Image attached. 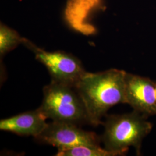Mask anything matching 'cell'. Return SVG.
Returning a JSON list of instances; mask_svg holds the SVG:
<instances>
[{"mask_svg": "<svg viewBox=\"0 0 156 156\" xmlns=\"http://www.w3.org/2000/svg\"><path fill=\"white\" fill-rule=\"evenodd\" d=\"M46 118L38 108L0 121V129L22 136L36 138L46 127Z\"/></svg>", "mask_w": 156, "mask_h": 156, "instance_id": "7", "label": "cell"}, {"mask_svg": "<svg viewBox=\"0 0 156 156\" xmlns=\"http://www.w3.org/2000/svg\"><path fill=\"white\" fill-rule=\"evenodd\" d=\"M73 123L52 121L35 138L56 147L58 151L79 146H100V138L94 133L83 130Z\"/></svg>", "mask_w": 156, "mask_h": 156, "instance_id": "5", "label": "cell"}, {"mask_svg": "<svg viewBox=\"0 0 156 156\" xmlns=\"http://www.w3.org/2000/svg\"><path fill=\"white\" fill-rule=\"evenodd\" d=\"M45 117L54 122L80 124L88 123L83 103L75 89L51 80L44 88V98L38 108Z\"/></svg>", "mask_w": 156, "mask_h": 156, "instance_id": "3", "label": "cell"}, {"mask_svg": "<svg viewBox=\"0 0 156 156\" xmlns=\"http://www.w3.org/2000/svg\"></svg>", "mask_w": 156, "mask_h": 156, "instance_id": "11", "label": "cell"}, {"mask_svg": "<svg viewBox=\"0 0 156 156\" xmlns=\"http://www.w3.org/2000/svg\"><path fill=\"white\" fill-rule=\"evenodd\" d=\"M104 126V132L101 140L105 149L118 156L126 154L129 147H134L140 154L142 142L153 127L146 116L135 111L109 116Z\"/></svg>", "mask_w": 156, "mask_h": 156, "instance_id": "2", "label": "cell"}, {"mask_svg": "<svg viewBox=\"0 0 156 156\" xmlns=\"http://www.w3.org/2000/svg\"><path fill=\"white\" fill-rule=\"evenodd\" d=\"M23 38L17 32L4 25L0 28V54L3 55L23 42Z\"/></svg>", "mask_w": 156, "mask_h": 156, "instance_id": "10", "label": "cell"}, {"mask_svg": "<svg viewBox=\"0 0 156 156\" xmlns=\"http://www.w3.org/2000/svg\"><path fill=\"white\" fill-rule=\"evenodd\" d=\"M126 104L146 117L156 115V85L148 78L126 75Z\"/></svg>", "mask_w": 156, "mask_h": 156, "instance_id": "6", "label": "cell"}, {"mask_svg": "<svg viewBox=\"0 0 156 156\" xmlns=\"http://www.w3.org/2000/svg\"><path fill=\"white\" fill-rule=\"evenodd\" d=\"M126 72L111 69L97 73L86 72L74 88L83 103L88 123L102 124V118L117 104H126Z\"/></svg>", "mask_w": 156, "mask_h": 156, "instance_id": "1", "label": "cell"}, {"mask_svg": "<svg viewBox=\"0 0 156 156\" xmlns=\"http://www.w3.org/2000/svg\"><path fill=\"white\" fill-rule=\"evenodd\" d=\"M100 0H71L67 11L68 19L74 28L80 31L88 30L84 21L89 12L100 4ZM89 31V30H88Z\"/></svg>", "mask_w": 156, "mask_h": 156, "instance_id": "8", "label": "cell"}, {"mask_svg": "<svg viewBox=\"0 0 156 156\" xmlns=\"http://www.w3.org/2000/svg\"><path fill=\"white\" fill-rule=\"evenodd\" d=\"M57 156H116V153L102 148L100 146H79L58 151Z\"/></svg>", "mask_w": 156, "mask_h": 156, "instance_id": "9", "label": "cell"}, {"mask_svg": "<svg viewBox=\"0 0 156 156\" xmlns=\"http://www.w3.org/2000/svg\"><path fill=\"white\" fill-rule=\"evenodd\" d=\"M23 43L32 50L38 62L46 67L52 80L75 87L86 73L75 57L62 51H47L23 39Z\"/></svg>", "mask_w": 156, "mask_h": 156, "instance_id": "4", "label": "cell"}]
</instances>
